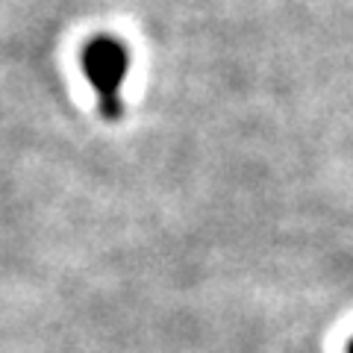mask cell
Segmentation results:
<instances>
[{
	"mask_svg": "<svg viewBox=\"0 0 353 353\" xmlns=\"http://www.w3.org/2000/svg\"><path fill=\"white\" fill-rule=\"evenodd\" d=\"M130 68L127 48L112 36H94L83 48V71L97 94V109L106 121H118L124 115L121 85Z\"/></svg>",
	"mask_w": 353,
	"mask_h": 353,
	"instance_id": "6da1fadb",
	"label": "cell"
},
{
	"mask_svg": "<svg viewBox=\"0 0 353 353\" xmlns=\"http://www.w3.org/2000/svg\"><path fill=\"white\" fill-rule=\"evenodd\" d=\"M347 353H353V341H350V347H347Z\"/></svg>",
	"mask_w": 353,
	"mask_h": 353,
	"instance_id": "7a4b0ae2",
	"label": "cell"
}]
</instances>
